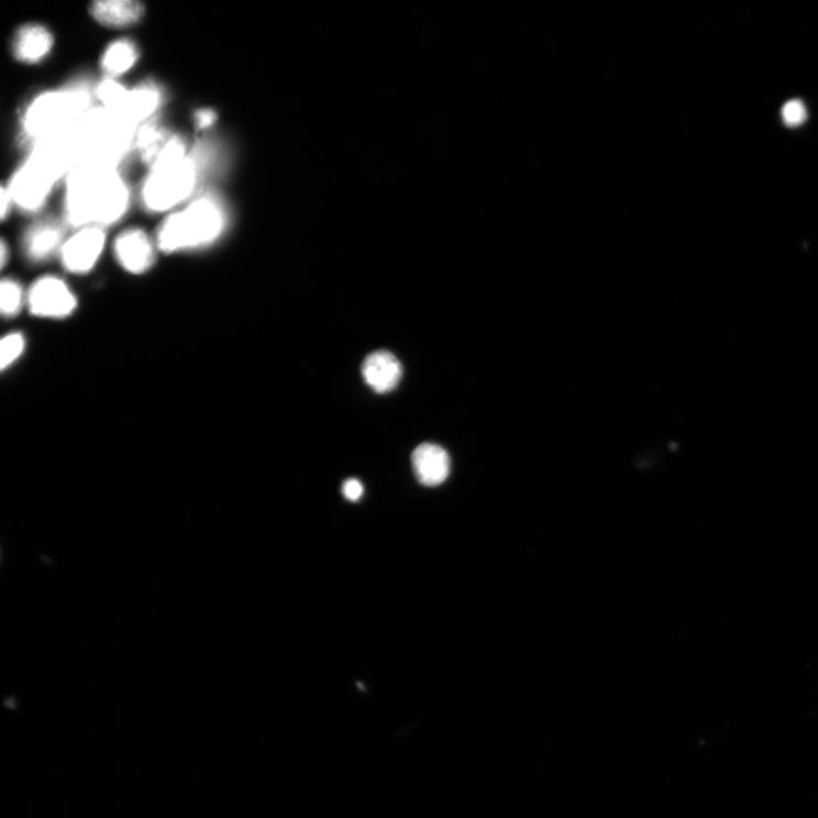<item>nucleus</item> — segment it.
<instances>
[{
	"mask_svg": "<svg viewBox=\"0 0 818 818\" xmlns=\"http://www.w3.org/2000/svg\"><path fill=\"white\" fill-rule=\"evenodd\" d=\"M135 146L151 169L187 157L181 136L156 122L148 121L136 131Z\"/></svg>",
	"mask_w": 818,
	"mask_h": 818,
	"instance_id": "0eeeda50",
	"label": "nucleus"
},
{
	"mask_svg": "<svg viewBox=\"0 0 818 818\" xmlns=\"http://www.w3.org/2000/svg\"><path fill=\"white\" fill-rule=\"evenodd\" d=\"M62 239L63 229L58 224L41 223L27 232L26 253L34 261L46 259L60 246Z\"/></svg>",
	"mask_w": 818,
	"mask_h": 818,
	"instance_id": "dca6fc26",
	"label": "nucleus"
},
{
	"mask_svg": "<svg viewBox=\"0 0 818 818\" xmlns=\"http://www.w3.org/2000/svg\"><path fill=\"white\" fill-rule=\"evenodd\" d=\"M196 180V164L188 156L155 167L143 186V203L148 211L155 213L174 209L190 196Z\"/></svg>",
	"mask_w": 818,
	"mask_h": 818,
	"instance_id": "39448f33",
	"label": "nucleus"
},
{
	"mask_svg": "<svg viewBox=\"0 0 818 818\" xmlns=\"http://www.w3.org/2000/svg\"><path fill=\"white\" fill-rule=\"evenodd\" d=\"M412 464L421 485L436 487L447 480L451 473L449 453L433 443H423L412 455Z\"/></svg>",
	"mask_w": 818,
	"mask_h": 818,
	"instance_id": "9b49d317",
	"label": "nucleus"
},
{
	"mask_svg": "<svg viewBox=\"0 0 818 818\" xmlns=\"http://www.w3.org/2000/svg\"><path fill=\"white\" fill-rule=\"evenodd\" d=\"M129 89L112 78L101 81L96 89V96L102 108L119 114L123 108Z\"/></svg>",
	"mask_w": 818,
	"mask_h": 818,
	"instance_id": "a211bd4d",
	"label": "nucleus"
},
{
	"mask_svg": "<svg viewBox=\"0 0 818 818\" xmlns=\"http://www.w3.org/2000/svg\"><path fill=\"white\" fill-rule=\"evenodd\" d=\"M225 225L226 217L219 201L211 197H201L162 223L157 232V245L165 253L209 245L217 241Z\"/></svg>",
	"mask_w": 818,
	"mask_h": 818,
	"instance_id": "7ed1b4c3",
	"label": "nucleus"
},
{
	"mask_svg": "<svg viewBox=\"0 0 818 818\" xmlns=\"http://www.w3.org/2000/svg\"><path fill=\"white\" fill-rule=\"evenodd\" d=\"M107 235L99 226L80 229L62 245L63 266L73 273L89 272L106 247Z\"/></svg>",
	"mask_w": 818,
	"mask_h": 818,
	"instance_id": "1a4fd4ad",
	"label": "nucleus"
},
{
	"mask_svg": "<svg viewBox=\"0 0 818 818\" xmlns=\"http://www.w3.org/2000/svg\"><path fill=\"white\" fill-rule=\"evenodd\" d=\"M54 38L51 31L41 24L22 26L13 41L14 56L25 64L42 62L52 51Z\"/></svg>",
	"mask_w": 818,
	"mask_h": 818,
	"instance_id": "ddd939ff",
	"label": "nucleus"
},
{
	"mask_svg": "<svg viewBox=\"0 0 818 818\" xmlns=\"http://www.w3.org/2000/svg\"><path fill=\"white\" fill-rule=\"evenodd\" d=\"M114 252L119 263L133 275H141L154 264V245L141 229L122 232L115 241Z\"/></svg>",
	"mask_w": 818,
	"mask_h": 818,
	"instance_id": "9d476101",
	"label": "nucleus"
},
{
	"mask_svg": "<svg viewBox=\"0 0 818 818\" xmlns=\"http://www.w3.org/2000/svg\"><path fill=\"white\" fill-rule=\"evenodd\" d=\"M806 118V108L800 100H791L782 109V119L788 126H798L805 122Z\"/></svg>",
	"mask_w": 818,
	"mask_h": 818,
	"instance_id": "412c9836",
	"label": "nucleus"
},
{
	"mask_svg": "<svg viewBox=\"0 0 818 818\" xmlns=\"http://www.w3.org/2000/svg\"><path fill=\"white\" fill-rule=\"evenodd\" d=\"M129 189L118 167L84 163L67 175L65 218L76 228L110 225L129 207Z\"/></svg>",
	"mask_w": 818,
	"mask_h": 818,
	"instance_id": "f257e3e1",
	"label": "nucleus"
},
{
	"mask_svg": "<svg viewBox=\"0 0 818 818\" xmlns=\"http://www.w3.org/2000/svg\"><path fill=\"white\" fill-rule=\"evenodd\" d=\"M90 110L85 86L48 91L34 99L23 117V130L33 145L76 126Z\"/></svg>",
	"mask_w": 818,
	"mask_h": 818,
	"instance_id": "20e7f679",
	"label": "nucleus"
},
{
	"mask_svg": "<svg viewBox=\"0 0 818 818\" xmlns=\"http://www.w3.org/2000/svg\"><path fill=\"white\" fill-rule=\"evenodd\" d=\"M136 131V126L104 108L90 109L74 128L79 165L118 167L135 146Z\"/></svg>",
	"mask_w": 818,
	"mask_h": 818,
	"instance_id": "f03ea898",
	"label": "nucleus"
},
{
	"mask_svg": "<svg viewBox=\"0 0 818 818\" xmlns=\"http://www.w3.org/2000/svg\"><path fill=\"white\" fill-rule=\"evenodd\" d=\"M217 113L209 109L199 110L196 115V124L198 129H208L212 126L217 121Z\"/></svg>",
	"mask_w": 818,
	"mask_h": 818,
	"instance_id": "5701e85b",
	"label": "nucleus"
},
{
	"mask_svg": "<svg viewBox=\"0 0 818 818\" xmlns=\"http://www.w3.org/2000/svg\"><path fill=\"white\" fill-rule=\"evenodd\" d=\"M9 257V251L5 242L2 243V266L4 267L7 265Z\"/></svg>",
	"mask_w": 818,
	"mask_h": 818,
	"instance_id": "393cba45",
	"label": "nucleus"
},
{
	"mask_svg": "<svg viewBox=\"0 0 818 818\" xmlns=\"http://www.w3.org/2000/svg\"><path fill=\"white\" fill-rule=\"evenodd\" d=\"M139 56V49L132 42L128 40L117 41L102 55L101 68L113 79L131 70Z\"/></svg>",
	"mask_w": 818,
	"mask_h": 818,
	"instance_id": "f3484780",
	"label": "nucleus"
},
{
	"mask_svg": "<svg viewBox=\"0 0 818 818\" xmlns=\"http://www.w3.org/2000/svg\"><path fill=\"white\" fill-rule=\"evenodd\" d=\"M24 350V339L20 333L5 336L2 341V368L12 365Z\"/></svg>",
	"mask_w": 818,
	"mask_h": 818,
	"instance_id": "aec40b11",
	"label": "nucleus"
},
{
	"mask_svg": "<svg viewBox=\"0 0 818 818\" xmlns=\"http://www.w3.org/2000/svg\"><path fill=\"white\" fill-rule=\"evenodd\" d=\"M362 373L365 383L375 393L386 394L393 391L400 383L402 368L391 353L380 351L365 358Z\"/></svg>",
	"mask_w": 818,
	"mask_h": 818,
	"instance_id": "f8f14e48",
	"label": "nucleus"
},
{
	"mask_svg": "<svg viewBox=\"0 0 818 818\" xmlns=\"http://www.w3.org/2000/svg\"><path fill=\"white\" fill-rule=\"evenodd\" d=\"M23 292L19 284L13 280H4L0 288V306L5 317H15L22 307Z\"/></svg>",
	"mask_w": 818,
	"mask_h": 818,
	"instance_id": "6ab92c4d",
	"label": "nucleus"
},
{
	"mask_svg": "<svg viewBox=\"0 0 818 818\" xmlns=\"http://www.w3.org/2000/svg\"><path fill=\"white\" fill-rule=\"evenodd\" d=\"M162 102V92L154 82H144L133 89H129L123 108L117 115L126 120L134 126L148 122L150 118L158 110Z\"/></svg>",
	"mask_w": 818,
	"mask_h": 818,
	"instance_id": "4468645a",
	"label": "nucleus"
},
{
	"mask_svg": "<svg viewBox=\"0 0 818 818\" xmlns=\"http://www.w3.org/2000/svg\"><path fill=\"white\" fill-rule=\"evenodd\" d=\"M29 307L32 314L42 318H65L77 306V299L64 281L46 277L32 286L29 292Z\"/></svg>",
	"mask_w": 818,
	"mask_h": 818,
	"instance_id": "6e6552de",
	"label": "nucleus"
},
{
	"mask_svg": "<svg viewBox=\"0 0 818 818\" xmlns=\"http://www.w3.org/2000/svg\"><path fill=\"white\" fill-rule=\"evenodd\" d=\"M58 180L47 166L30 156L13 176L9 192L21 210L36 212L44 207Z\"/></svg>",
	"mask_w": 818,
	"mask_h": 818,
	"instance_id": "423d86ee",
	"label": "nucleus"
},
{
	"mask_svg": "<svg viewBox=\"0 0 818 818\" xmlns=\"http://www.w3.org/2000/svg\"><path fill=\"white\" fill-rule=\"evenodd\" d=\"M364 493V488L358 480L350 479L344 484L343 494L351 501H357Z\"/></svg>",
	"mask_w": 818,
	"mask_h": 818,
	"instance_id": "4be33fe9",
	"label": "nucleus"
},
{
	"mask_svg": "<svg viewBox=\"0 0 818 818\" xmlns=\"http://www.w3.org/2000/svg\"><path fill=\"white\" fill-rule=\"evenodd\" d=\"M92 18L109 27H126L140 22L145 8L133 0H99L90 8Z\"/></svg>",
	"mask_w": 818,
	"mask_h": 818,
	"instance_id": "2eb2a0df",
	"label": "nucleus"
},
{
	"mask_svg": "<svg viewBox=\"0 0 818 818\" xmlns=\"http://www.w3.org/2000/svg\"><path fill=\"white\" fill-rule=\"evenodd\" d=\"M12 198L9 189L2 188V219L5 220L11 208Z\"/></svg>",
	"mask_w": 818,
	"mask_h": 818,
	"instance_id": "b1692460",
	"label": "nucleus"
}]
</instances>
